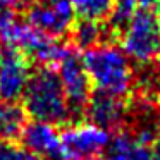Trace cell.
I'll return each mask as SVG.
<instances>
[{
	"label": "cell",
	"instance_id": "cell-1",
	"mask_svg": "<svg viewBox=\"0 0 160 160\" xmlns=\"http://www.w3.org/2000/svg\"><path fill=\"white\" fill-rule=\"evenodd\" d=\"M81 59L91 86L97 91L122 98L132 91L136 84L134 67L121 47L103 42L84 50Z\"/></svg>",
	"mask_w": 160,
	"mask_h": 160
},
{
	"label": "cell",
	"instance_id": "cell-2",
	"mask_svg": "<svg viewBox=\"0 0 160 160\" xmlns=\"http://www.w3.org/2000/svg\"><path fill=\"white\" fill-rule=\"evenodd\" d=\"M21 100L26 115L33 121L59 126L74 119L59 74L52 66H40L31 72Z\"/></svg>",
	"mask_w": 160,
	"mask_h": 160
},
{
	"label": "cell",
	"instance_id": "cell-3",
	"mask_svg": "<svg viewBox=\"0 0 160 160\" xmlns=\"http://www.w3.org/2000/svg\"><path fill=\"white\" fill-rule=\"evenodd\" d=\"M119 43L131 62L150 66L160 59V22L148 9L136 11L119 29Z\"/></svg>",
	"mask_w": 160,
	"mask_h": 160
},
{
	"label": "cell",
	"instance_id": "cell-4",
	"mask_svg": "<svg viewBox=\"0 0 160 160\" xmlns=\"http://www.w3.org/2000/svg\"><path fill=\"white\" fill-rule=\"evenodd\" d=\"M0 38L4 40L5 47L16 48L28 60H33L38 66H55L67 47L62 45L59 40L38 31L28 21L16 19Z\"/></svg>",
	"mask_w": 160,
	"mask_h": 160
},
{
	"label": "cell",
	"instance_id": "cell-5",
	"mask_svg": "<svg viewBox=\"0 0 160 160\" xmlns=\"http://www.w3.org/2000/svg\"><path fill=\"white\" fill-rule=\"evenodd\" d=\"M110 134L93 122H76L60 132L62 160H97L103 155Z\"/></svg>",
	"mask_w": 160,
	"mask_h": 160
},
{
	"label": "cell",
	"instance_id": "cell-6",
	"mask_svg": "<svg viewBox=\"0 0 160 160\" xmlns=\"http://www.w3.org/2000/svg\"><path fill=\"white\" fill-rule=\"evenodd\" d=\"M53 67L59 74L72 117H79L81 114H84L86 103L91 97V83L83 66V59L78 55L76 48L67 47Z\"/></svg>",
	"mask_w": 160,
	"mask_h": 160
},
{
	"label": "cell",
	"instance_id": "cell-7",
	"mask_svg": "<svg viewBox=\"0 0 160 160\" xmlns=\"http://www.w3.org/2000/svg\"><path fill=\"white\" fill-rule=\"evenodd\" d=\"M74 16L76 12L71 0H35L28 5L26 21L38 31L60 40L71 33Z\"/></svg>",
	"mask_w": 160,
	"mask_h": 160
},
{
	"label": "cell",
	"instance_id": "cell-8",
	"mask_svg": "<svg viewBox=\"0 0 160 160\" xmlns=\"http://www.w3.org/2000/svg\"><path fill=\"white\" fill-rule=\"evenodd\" d=\"M31 76L29 60L19 50L2 47L0 53V100L18 102L21 100L26 84Z\"/></svg>",
	"mask_w": 160,
	"mask_h": 160
},
{
	"label": "cell",
	"instance_id": "cell-9",
	"mask_svg": "<svg viewBox=\"0 0 160 160\" xmlns=\"http://www.w3.org/2000/svg\"><path fill=\"white\" fill-rule=\"evenodd\" d=\"M84 115L93 124L105 131H121L129 121V105L122 97H115L103 91L91 93L84 108Z\"/></svg>",
	"mask_w": 160,
	"mask_h": 160
},
{
	"label": "cell",
	"instance_id": "cell-10",
	"mask_svg": "<svg viewBox=\"0 0 160 160\" xmlns=\"http://www.w3.org/2000/svg\"><path fill=\"white\" fill-rule=\"evenodd\" d=\"M21 145L29 152L47 160H62L60 155V132L57 126L42 121L26 122L21 132Z\"/></svg>",
	"mask_w": 160,
	"mask_h": 160
},
{
	"label": "cell",
	"instance_id": "cell-11",
	"mask_svg": "<svg viewBox=\"0 0 160 160\" xmlns=\"http://www.w3.org/2000/svg\"><path fill=\"white\" fill-rule=\"evenodd\" d=\"M103 160H152L150 146L131 131H117L103 152Z\"/></svg>",
	"mask_w": 160,
	"mask_h": 160
},
{
	"label": "cell",
	"instance_id": "cell-12",
	"mask_svg": "<svg viewBox=\"0 0 160 160\" xmlns=\"http://www.w3.org/2000/svg\"><path fill=\"white\" fill-rule=\"evenodd\" d=\"M26 126V112L18 102L0 100V139L16 141Z\"/></svg>",
	"mask_w": 160,
	"mask_h": 160
},
{
	"label": "cell",
	"instance_id": "cell-13",
	"mask_svg": "<svg viewBox=\"0 0 160 160\" xmlns=\"http://www.w3.org/2000/svg\"><path fill=\"white\" fill-rule=\"evenodd\" d=\"M108 33H110V26H105L103 21H91V19H81L71 29L74 47L83 50L103 43Z\"/></svg>",
	"mask_w": 160,
	"mask_h": 160
},
{
	"label": "cell",
	"instance_id": "cell-14",
	"mask_svg": "<svg viewBox=\"0 0 160 160\" xmlns=\"http://www.w3.org/2000/svg\"><path fill=\"white\" fill-rule=\"evenodd\" d=\"M74 12L81 19L107 21L114 9V0H71Z\"/></svg>",
	"mask_w": 160,
	"mask_h": 160
},
{
	"label": "cell",
	"instance_id": "cell-15",
	"mask_svg": "<svg viewBox=\"0 0 160 160\" xmlns=\"http://www.w3.org/2000/svg\"><path fill=\"white\" fill-rule=\"evenodd\" d=\"M0 160H42L38 155L29 152L26 146L16 141L0 139Z\"/></svg>",
	"mask_w": 160,
	"mask_h": 160
},
{
	"label": "cell",
	"instance_id": "cell-16",
	"mask_svg": "<svg viewBox=\"0 0 160 160\" xmlns=\"http://www.w3.org/2000/svg\"><path fill=\"white\" fill-rule=\"evenodd\" d=\"M16 9L12 7L9 2L5 0H0V35L16 21Z\"/></svg>",
	"mask_w": 160,
	"mask_h": 160
},
{
	"label": "cell",
	"instance_id": "cell-17",
	"mask_svg": "<svg viewBox=\"0 0 160 160\" xmlns=\"http://www.w3.org/2000/svg\"><path fill=\"white\" fill-rule=\"evenodd\" d=\"M150 158L160 160V134L152 141V146H150Z\"/></svg>",
	"mask_w": 160,
	"mask_h": 160
},
{
	"label": "cell",
	"instance_id": "cell-18",
	"mask_svg": "<svg viewBox=\"0 0 160 160\" xmlns=\"http://www.w3.org/2000/svg\"><path fill=\"white\" fill-rule=\"evenodd\" d=\"M136 4H138L139 9H153V7H158L160 0H136Z\"/></svg>",
	"mask_w": 160,
	"mask_h": 160
},
{
	"label": "cell",
	"instance_id": "cell-19",
	"mask_svg": "<svg viewBox=\"0 0 160 160\" xmlns=\"http://www.w3.org/2000/svg\"><path fill=\"white\" fill-rule=\"evenodd\" d=\"M155 86H157V93H158V98H160V59H158V67L155 71Z\"/></svg>",
	"mask_w": 160,
	"mask_h": 160
},
{
	"label": "cell",
	"instance_id": "cell-20",
	"mask_svg": "<svg viewBox=\"0 0 160 160\" xmlns=\"http://www.w3.org/2000/svg\"><path fill=\"white\" fill-rule=\"evenodd\" d=\"M5 2H9V4H11L14 9H19V7H22V0H5Z\"/></svg>",
	"mask_w": 160,
	"mask_h": 160
},
{
	"label": "cell",
	"instance_id": "cell-21",
	"mask_svg": "<svg viewBox=\"0 0 160 160\" xmlns=\"http://www.w3.org/2000/svg\"><path fill=\"white\" fill-rule=\"evenodd\" d=\"M157 18H158V22H160V4H158V14H157Z\"/></svg>",
	"mask_w": 160,
	"mask_h": 160
},
{
	"label": "cell",
	"instance_id": "cell-22",
	"mask_svg": "<svg viewBox=\"0 0 160 160\" xmlns=\"http://www.w3.org/2000/svg\"><path fill=\"white\" fill-rule=\"evenodd\" d=\"M0 53H2V47H0Z\"/></svg>",
	"mask_w": 160,
	"mask_h": 160
},
{
	"label": "cell",
	"instance_id": "cell-23",
	"mask_svg": "<svg viewBox=\"0 0 160 160\" xmlns=\"http://www.w3.org/2000/svg\"><path fill=\"white\" fill-rule=\"evenodd\" d=\"M97 160H98V158H97Z\"/></svg>",
	"mask_w": 160,
	"mask_h": 160
}]
</instances>
